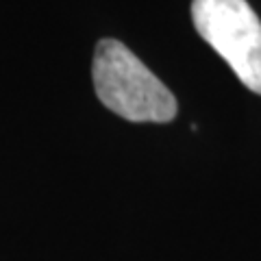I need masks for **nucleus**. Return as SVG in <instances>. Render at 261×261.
<instances>
[{
  "label": "nucleus",
  "mask_w": 261,
  "mask_h": 261,
  "mask_svg": "<svg viewBox=\"0 0 261 261\" xmlns=\"http://www.w3.org/2000/svg\"><path fill=\"white\" fill-rule=\"evenodd\" d=\"M92 76L98 100L120 118L130 122H170L176 116L174 94L122 42H98Z\"/></svg>",
  "instance_id": "1"
},
{
  "label": "nucleus",
  "mask_w": 261,
  "mask_h": 261,
  "mask_svg": "<svg viewBox=\"0 0 261 261\" xmlns=\"http://www.w3.org/2000/svg\"><path fill=\"white\" fill-rule=\"evenodd\" d=\"M198 35L231 65L250 92L261 96V20L246 0H194Z\"/></svg>",
  "instance_id": "2"
}]
</instances>
